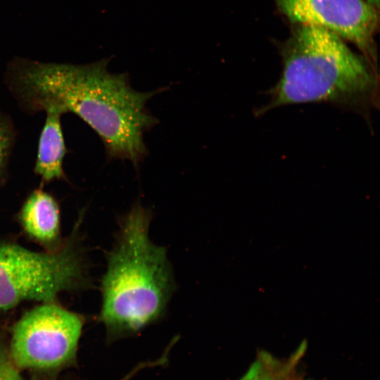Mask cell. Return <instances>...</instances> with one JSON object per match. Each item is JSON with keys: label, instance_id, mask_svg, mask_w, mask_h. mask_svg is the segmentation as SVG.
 Returning <instances> with one entry per match:
<instances>
[{"label": "cell", "instance_id": "obj_3", "mask_svg": "<svg viewBox=\"0 0 380 380\" xmlns=\"http://www.w3.org/2000/svg\"><path fill=\"white\" fill-rule=\"evenodd\" d=\"M152 216L137 201L118 220L101 286L99 319L110 342L160 320L176 289L166 248L149 238Z\"/></svg>", "mask_w": 380, "mask_h": 380}, {"label": "cell", "instance_id": "obj_4", "mask_svg": "<svg viewBox=\"0 0 380 380\" xmlns=\"http://www.w3.org/2000/svg\"><path fill=\"white\" fill-rule=\"evenodd\" d=\"M76 230L63 246L35 252L0 243V312L25 300L53 302L65 291L87 287V264Z\"/></svg>", "mask_w": 380, "mask_h": 380}, {"label": "cell", "instance_id": "obj_8", "mask_svg": "<svg viewBox=\"0 0 380 380\" xmlns=\"http://www.w3.org/2000/svg\"><path fill=\"white\" fill-rule=\"evenodd\" d=\"M46 113L37 148L34 172L40 177L42 184L54 181H67L63 162L68 152L61 125V116L55 110Z\"/></svg>", "mask_w": 380, "mask_h": 380}, {"label": "cell", "instance_id": "obj_11", "mask_svg": "<svg viewBox=\"0 0 380 380\" xmlns=\"http://www.w3.org/2000/svg\"><path fill=\"white\" fill-rule=\"evenodd\" d=\"M0 380H25L12 362L8 351L0 348Z\"/></svg>", "mask_w": 380, "mask_h": 380}, {"label": "cell", "instance_id": "obj_12", "mask_svg": "<svg viewBox=\"0 0 380 380\" xmlns=\"http://www.w3.org/2000/svg\"><path fill=\"white\" fill-rule=\"evenodd\" d=\"M367 1L377 7H379V0H367Z\"/></svg>", "mask_w": 380, "mask_h": 380}, {"label": "cell", "instance_id": "obj_10", "mask_svg": "<svg viewBox=\"0 0 380 380\" xmlns=\"http://www.w3.org/2000/svg\"><path fill=\"white\" fill-rule=\"evenodd\" d=\"M16 139V130L8 115L0 113V187L7 179L8 164Z\"/></svg>", "mask_w": 380, "mask_h": 380}, {"label": "cell", "instance_id": "obj_2", "mask_svg": "<svg viewBox=\"0 0 380 380\" xmlns=\"http://www.w3.org/2000/svg\"><path fill=\"white\" fill-rule=\"evenodd\" d=\"M278 82L267 92L262 115L287 105L327 103L368 118L379 103L376 68L339 36L320 27L296 25L282 53Z\"/></svg>", "mask_w": 380, "mask_h": 380}, {"label": "cell", "instance_id": "obj_1", "mask_svg": "<svg viewBox=\"0 0 380 380\" xmlns=\"http://www.w3.org/2000/svg\"><path fill=\"white\" fill-rule=\"evenodd\" d=\"M108 62L75 65L15 57L4 83L25 113L75 114L99 136L107 160H129L137 168L148 152L144 136L158 123L147 103L167 88L137 91L128 74L109 72Z\"/></svg>", "mask_w": 380, "mask_h": 380}, {"label": "cell", "instance_id": "obj_7", "mask_svg": "<svg viewBox=\"0 0 380 380\" xmlns=\"http://www.w3.org/2000/svg\"><path fill=\"white\" fill-rule=\"evenodd\" d=\"M19 219L24 230L32 239L47 246L49 251L57 249L55 247L60 234L59 205L42 186L27 197L20 208Z\"/></svg>", "mask_w": 380, "mask_h": 380}, {"label": "cell", "instance_id": "obj_9", "mask_svg": "<svg viewBox=\"0 0 380 380\" xmlns=\"http://www.w3.org/2000/svg\"><path fill=\"white\" fill-rule=\"evenodd\" d=\"M305 344L287 360L281 361L261 352L239 380H293L294 369L303 353Z\"/></svg>", "mask_w": 380, "mask_h": 380}, {"label": "cell", "instance_id": "obj_6", "mask_svg": "<svg viewBox=\"0 0 380 380\" xmlns=\"http://www.w3.org/2000/svg\"><path fill=\"white\" fill-rule=\"evenodd\" d=\"M295 25L320 27L354 44L376 68L374 39L379 7L367 0H274Z\"/></svg>", "mask_w": 380, "mask_h": 380}, {"label": "cell", "instance_id": "obj_5", "mask_svg": "<svg viewBox=\"0 0 380 380\" xmlns=\"http://www.w3.org/2000/svg\"><path fill=\"white\" fill-rule=\"evenodd\" d=\"M84 318L58 305L44 303L15 324L9 356L18 369L53 370L75 358Z\"/></svg>", "mask_w": 380, "mask_h": 380}]
</instances>
